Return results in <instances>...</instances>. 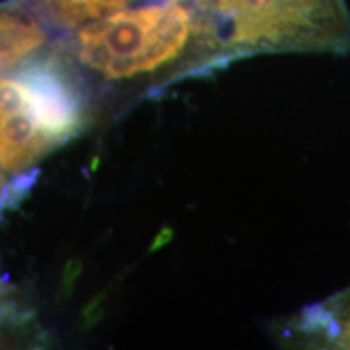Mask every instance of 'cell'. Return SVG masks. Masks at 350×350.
<instances>
[{"instance_id": "8992f818", "label": "cell", "mask_w": 350, "mask_h": 350, "mask_svg": "<svg viewBox=\"0 0 350 350\" xmlns=\"http://www.w3.org/2000/svg\"><path fill=\"white\" fill-rule=\"evenodd\" d=\"M144 0H21L49 28L70 33Z\"/></svg>"}, {"instance_id": "277c9868", "label": "cell", "mask_w": 350, "mask_h": 350, "mask_svg": "<svg viewBox=\"0 0 350 350\" xmlns=\"http://www.w3.org/2000/svg\"><path fill=\"white\" fill-rule=\"evenodd\" d=\"M284 334L304 347L350 350V286L305 306L287 323Z\"/></svg>"}, {"instance_id": "6da1fadb", "label": "cell", "mask_w": 350, "mask_h": 350, "mask_svg": "<svg viewBox=\"0 0 350 350\" xmlns=\"http://www.w3.org/2000/svg\"><path fill=\"white\" fill-rule=\"evenodd\" d=\"M54 52L80 80L146 98L230 64L203 0H144L67 33Z\"/></svg>"}, {"instance_id": "3957f363", "label": "cell", "mask_w": 350, "mask_h": 350, "mask_svg": "<svg viewBox=\"0 0 350 350\" xmlns=\"http://www.w3.org/2000/svg\"><path fill=\"white\" fill-rule=\"evenodd\" d=\"M230 64L262 54H350L347 0H203Z\"/></svg>"}, {"instance_id": "5b68a950", "label": "cell", "mask_w": 350, "mask_h": 350, "mask_svg": "<svg viewBox=\"0 0 350 350\" xmlns=\"http://www.w3.org/2000/svg\"><path fill=\"white\" fill-rule=\"evenodd\" d=\"M49 41V26L25 3L0 7V72L33 59Z\"/></svg>"}, {"instance_id": "7a4b0ae2", "label": "cell", "mask_w": 350, "mask_h": 350, "mask_svg": "<svg viewBox=\"0 0 350 350\" xmlns=\"http://www.w3.org/2000/svg\"><path fill=\"white\" fill-rule=\"evenodd\" d=\"M88 120L81 81L49 52L0 77V169L20 172L80 133Z\"/></svg>"}]
</instances>
